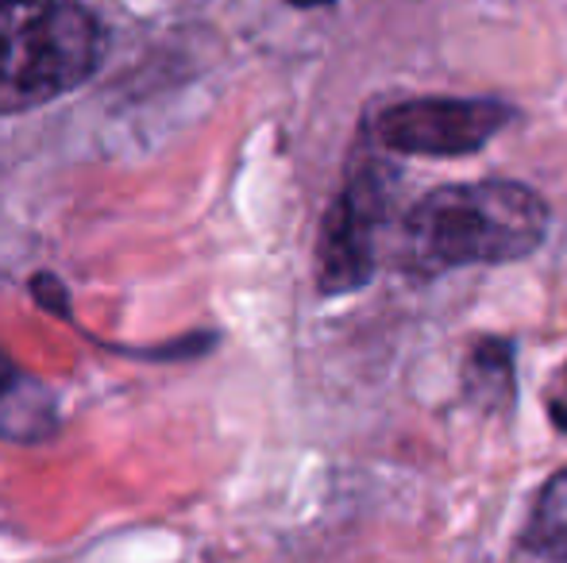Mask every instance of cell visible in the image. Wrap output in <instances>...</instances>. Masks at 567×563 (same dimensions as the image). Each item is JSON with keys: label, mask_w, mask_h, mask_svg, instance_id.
<instances>
[{"label": "cell", "mask_w": 567, "mask_h": 563, "mask_svg": "<svg viewBox=\"0 0 567 563\" xmlns=\"http://www.w3.org/2000/svg\"><path fill=\"white\" fill-rule=\"evenodd\" d=\"M463 390L483 414H502L514 402V344L498 336H483L471 344L463 363Z\"/></svg>", "instance_id": "6"}, {"label": "cell", "mask_w": 567, "mask_h": 563, "mask_svg": "<svg viewBox=\"0 0 567 563\" xmlns=\"http://www.w3.org/2000/svg\"><path fill=\"white\" fill-rule=\"evenodd\" d=\"M545 409H548V421H553L556 432L567 436V363L556 371V378L548 383L545 390Z\"/></svg>", "instance_id": "8"}, {"label": "cell", "mask_w": 567, "mask_h": 563, "mask_svg": "<svg viewBox=\"0 0 567 563\" xmlns=\"http://www.w3.org/2000/svg\"><path fill=\"white\" fill-rule=\"evenodd\" d=\"M290 4H298V8H324V4H332V0H290Z\"/></svg>", "instance_id": "9"}, {"label": "cell", "mask_w": 567, "mask_h": 563, "mask_svg": "<svg viewBox=\"0 0 567 563\" xmlns=\"http://www.w3.org/2000/svg\"><path fill=\"white\" fill-rule=\"evenodd\" d=\"M522 549L540 560L567 563V471H556L537 490V502L522 529Z\"/></svg>", "instance_id": "7"}, {"label": "cell", "mask_w": 567, "mask_h": 563, "mask_svg": "<svg viewBox=\"0 0 567 563\" xmlns=\"http://www.w3.org/2000/svg\"><path fill=\"white\" fill-rule=\"evenodd\" d=\"M101 54L105 31L74 0H0V116L78 90Z\"/></svg>", "instance_id": "2"}, {"label": "cell", "mask_w": 567, "mask_h": 563, "mask_svg": "<svg viewBox=\"0 0 567 563\" xmlns=\"http://www.w3.org/2000/svg\"><path fill=\"white\" fill-rule=\"evenodd\" d=\"M548 236V205L522 181L491 178L441 186L405 212L402 256L410 274L436 279L460 267L529 259Z\"/></svg>", "instance_id": "1"}, {"label": "cell", "mask_w": 567, "mask_h": 563, "mask_svg": "<svg viewBox=\"0 0 567 563\" xmlns=\"http://www.w3.org/2000/svg\"><path fill=\"white\" fill-rule=\"evenodd\" d=\"M59 432V402L43 378L28 375L0 352V440L39 444Z\"/></svg>", "instance_id": "5"}, {"label": "cell", "mask_w": 567, "mask_h": 563, "mask_svg": "<svg viewBox=\"0 0 567 563\" xmlns=\"http://www.w3.org/2000/svg\"><path fill=\"white\" fill-rule=\"evenodd\" d=\"M509 121H514V113L502 101L421 97L382 108L374 116L371 136L394 155L455 158L483 150Z\"/></svg>", "instance_id": "4"}, {"label": "cell", "mask_w": 567, "mask_h": 563, "mask_svg": "<svg viewBox=\"0 0 567 563\" xmlns=\"http://www.w3.org/2000/svg\"><path fill=\"white\" fill-rule=\"evenodd\" d=\"M394 170L374 150L351 163L348 181L321 220L317 236V285L321 293H355L374 279L379 267V240L390 217Z\"/></svg>", "instance_id": "3"}]
</instances>
